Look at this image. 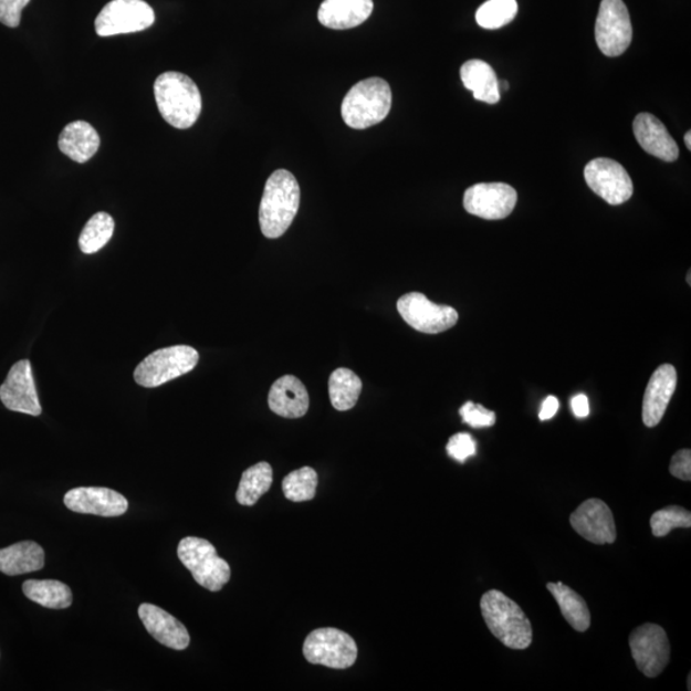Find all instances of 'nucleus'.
I'll return each mask as SVG.
<instances>
[{
    "label": "nucleus",
    "instance_id": "obj_1",
    "mask_svg": "<svg viewBox=\"0 0 691 691\" xmlns=\"http://www.w3.org/2000/svg\"><path fill=\"white\" fill-rule=\"evenodd\" d=\"M300 186L294 175L279 169L266 181L260 202V229L268 239H279L286 233L300 207Z\"/></svg>",
    "mask_w": 691,
    "mask_h": 691
},
{
    "label": "nucleus",
    "instance_id": "obj_2",
    "mask_svg": "<svg viewBox=\"0 0 691 691\" xmlns=\"http://www.w3.org/2000/svg\"><path fill=\"white\" fill-rule=\"evenodd\" d=\"M154 96L161 117L170 126L186 129L197 124L202 108L201 94L184 73H163L154 84Z\"/></svg>",
    "mask_w": 691,
    "mask_h": 691
},
{
    "label": "nucleus",
    "instance_id": "obj_3",
    "mask_svg": "<svg viewBox=\"0 0 691 691\" xmlns=\"http://www.w3.org/2000/svg\"><path fill=\"white\" fill-rule=\"evenodd\" d=\"M481 611L488 629L510 649L530 648L533 628L522 607L500 590H488L481 599Z\"/></svg>",
    "mask_w": 691,
    "mask_h": 691
},
{
    "label": "nucleus",
    "instance_id": "obj_4",
    "mask_svg": "<svg viewBox=\"0 0 691 691\" xmlns=\"http://www.w3.org/2000/svg\"><path fill=\"white\" fill-rule=\"evenodd\" d=\"M391 107V87L384 78L371 77L360 81L347 93L341 112L347 126L364 129L380 124Z\"/></svg>",
    "mask_w": 691,
    "mask_h": 691
},
{
    "label": "nucleus",
    "instance_id": "obj_5",
    "mask_svg": "<svg viewBox=\"0 0 691 691\" xmlns=\"http://www.w3.org/2000/svg\"><path fill=\"white\" fill-rule=\"evenodd\" d=\"M199 357L197 349L186 345L157 349L137 365L135 381L145 388L160 387L193 370Z\"/></svg>",
    "mask_w": 691,
    "mask_h": 691
},
{
    "label": "nucleus",
    "instance_id": "obj_6",
    "mask_svg": "<svg viewBox=\"0 0 691 691\" xmlns=\"http://www.w3.org/2000/svg\"><path fill=\"white\" fill-rule=\"evenodd\" d=\"M178 558L195 582L210 591H219L231 579V567L218 556L213 544L197 536H187L177 549Z\"/></svg>",
    "mask_w": 691,
    "mask_h": 691
},
{
    "label": "nucleus",
    "instance_id": "obj_7",
    "mask_svg": "<svg viewBox=\"0 0 691 691\" xmlns=\"http://www.w3.org/2000/svg\"><path fill=\"white\" fill-rule=\"evenodd\" d=\"M307 662L346 670L357 660L355 640L345 631L323 628L308 634L303 648Z\"/></svg>",
    "mask_w": 691,
    "mask_h": 691
},
{
    "label": "nucleus",
    "instance_id": "obj_8",
    "mask_svg": "<svg viewBox=\"0 0 691 691\" xmlns=\"http://www.w3.org/2000/svg\"><path fill=\"white\" fill-rule=\"evenodd\" d=\"M156 21V13L144 0H112L95 20L96 34L102 38L149 29Z\"/></svg>",
    "mask_w": 691,
    "mask_h": 691
},
{
    "label": "nucleus",
    "instance_id": "obj_9",
    "mask_svg": "<svg viewBox=\"0 0 691 691\" xmlns=\"http://www.w3.org/2000/svg\"><path fill=\"white\" fill-rule=\"evenodd\" d=\"M596 40L600 52L607 56H619L628 51L632 40V24L628 7L622 0H601Z\"/></svg>",
    "mask_w": 691,
    "mask_h": 691
},
{
    "label": "nucleus",
    "instance_id": "obj_10",
    "mask_svg": "<svg viewBox=\"0 0 691 691\" xmlns=\"http://www.w3.org/2000/svg\"><path fill=\"white\" fill-rule=\"evenodd\" d=\"M397 311L410 327L428 335L449 331L459 321L453 307L435 304L420 292H410L398 300Z\"/></svg>",
    "mask_w": 691,
    "mask_h": 691
},
{
    "label": "nucleus",
    "instance_id": "obj_11",
    "mask_svg": "<svg viewBox=\"0 0 691 691\" xmlns=\"http://www.w3.org/2000/svg\"><path fill=\"white\" fill-rule=\"evenodd\" d=\"M629 645L634 661L647 678H657L670 662L671 646L660 625L645 624L630 634Z\"/></svg>",
    "mask_w": 691,
    "mask_h": 691
},
{
    "label": "nucleus",
    "instance_id": "obj_12",
    "mask_svg": "<svg viewBox=\"0 0 691 691\" xmlns=\"http://www.w3.org/2000/svg\"><path fill=\"white\" fill-rule=\"evenodd\" d=\"M590 190L611 206H621L632 197L634 185L626 169L613 159L597 158L584 169Z\"/></svg>",
    "mask_w": 691,
    "mask_h": 691
},
{
    "label": "nucleus",
    "instance_id": "obj_13",
    "mask_svg": "<svg viewBox=\"0 0 691 691\" xmlns=\"http://www.w3.org/2000/svg\"><path fill=\"white\" fill-rule=\"evenodd\" d=\"M517 202L514 187L502 184H478L469 187L463 195V208L471 216L498 221L507 218Z\"/></svg>",
    "mask_w": 691,
    "mask_h": 691
},
{
    "label": "nucleus",
    "instance_id": "obj_14",
    "mask_svg": "<svg viewBox=\"0 0 691 691\" xmlns=\"http://www.w3.org/2000/svg\"><path fill=\"white\" fill-rule=\"evenodd\" d=\"M0 401L11 411L28 413L31 417H39L42 413L29 360L15 363L8 373L4 384L0 386Z\"/></svg>",
    "mask_w": 691,
    "mask_h": 691
},
{
    "label": "nucleus",
    "instance_id": "obj_15",
    "mask_svg": "<svg viewBox=\"0 0 691 691\" xmlns=\"http://www.w3.org/2000/svg\"><path fill=\"white\" fill-rule=\"evenodd\" d=\"M570 524L577 534L590 543L613 544L617 538L613 511L598 499L583 502L573 512Z\"/></svg>",
    "mask_w": 691,
    "mask_h": 691
},
{
    "label": "nucleus",
    "instance_id": "obj_16",
    "mask_svg": "<svg viewBox=\"0 0 691 691\" xmlns=\"http://www.w3.org/2000/svg\"><path fill=\"white\" fill-rule=\"evenodd\" d=\"M64 505L77 514L116 517L128 510L125 495L102 486H80L64 495Z\"/></svg>",
    "mask_w": 691,
    "mask_h": 691
},
{
    "label": "nucleus",
    "instance_id": "obj_17",
    "mask_svg": "<svg viewBox=\"0 0 691 691\" xmlns=\"http://www.w3.org/2000/svg\"><path fill=\"white\" fill-rule=\"evenodd\" d=\"M678 373L671 364H663L650 377L643 400V422L648 428L660 425L677 391Z\"/></svg>",
    "mask_w": 691,
    "mask_h": 691
},
{
    "label": "nucleus",
    "instance_id": "obj_18",
    "mask_svg": "<svg viewBox=\"0 0 691 691\" xmlns=\"http://www.w3.org/2000/svg\"><path fill=\"white\" fill-rule=\"evenodd\" d=\"M138 616L150 636L160 645L175 650L190 646V634L175 616L158 606L144 604L138 607Z\"/></svg>",
    "mask_w": 691,
    "mask_h": 691
},
{
    "label": "nucleus",
    "instance_id": "obj_19",
    "mask_svg": "<svg viewBox=\"0 0 691 691\" xmlns=\"http://www.w3.org/2000/svg\"><path fill=\"white\" fill-rule=\"evenodd\" d=\"M634 135L645 151L664 161L679 158V146L660 119L649 113H640L634 119Z\"/></svg>",
    "mask_w": 691,
    "mask_h": 691
},
{
    "label": "nucleus",
    "instance_id": "obj_20",
    "mask_svg": "<svg viewBox=\"0 0 691 691\" xmlns=\"http://www.w3.org/2000/svg\"><path fill=\"white\" fill-rule=\"evenodd\" d=\"M271 410L282 418H303L308 410V394L303 381L284 376L274 381L268 396Z\"/></svg>",
    "mask_w": 691,
    "mask_h": 691
},
{
    "label": "nucleus",
    "instance_id": "obj_21",
    "mask_svg": "<svg viewBox=\"0 0 691 691\" xmlns=\"http://www.w3.org/2000/svg\"><path fill=\"white\" fill-rule=\"evenodd\" d=\"M373 8V0H324L318 19L328 29H354L370 18Z\"/></svg>",
    "mask_w": 691,
    "mask_h": 691
},
{
    "label": "nucleus",
    "instance_id": "obj_22",
    "mask_svg": "<svg viewBox=\"0 0 691 691\" xmlns=\"http://www.w3.org/2000/svg\"><path fill=\"white\" fill-rule=\"evenodd\" d=\"M60 150L73 161L91 160L101 146L96 129L85 121L71 122L63 128L59 142Z\"/></svg>",
    "mask_w": 691,
    "mask_h": 691
},
{
    "label": "nucleus",
    "instance_id": "obj_23",
    "mask_svg": "<svg viewBox=\"0 0 691 691\" xmlns=\"http://www.w3.org/2000/svg\"><path fill=\"white\" fill-rule=\"evenodd\" d=\"M460 76L463 86L473 92L479 102L498 104L501 100L500 81L494 70L484 61L471 60L462 64Z\"/></svg>",
    "mask_w": 691,
    "mask_h": 691
},
{
    "label": "nucleus",
    "instance_id": "obj_24",
    "mask_svg": "<svg viewBox=\"0 0 691 691\" xmlns=\"http://www.w3.org/2000/svg\"><path fill=\"white\" fill-rule=\"evenodd\" d=\"M45 552L35 542H20L0 549V573L14 576L42 570Z\"/></svg>",
    "mask_w": 691,
    "mask_h": 691
},
{
    "label": "nucleus",
    "instance_id": "obj_25",
    "mask_svg": "<svg viewBox=\"0 0 691 691\" xmlns=\"http://www.w3.org/2000/svg\"><path fill=\"white\" fill-rule=\"evenodd\" d=\"M547 589L556 599L565 620L576 631L584 632L590 628L591 617L587 601L564 583H548Z\"/></svg>",
    "mask_w": 691,
    "mask_h": 691
},
{
    "label": "nucleus",
    "instance_id": "obj_26",
    "mask_svg": "<svg viewBox=\"0 0 691 691\" xmlns=\"http://www.w3.org/2000/svg\"><path fill=\"white\" fill-rule=\"evenodd\" d=\"M272 483V467L268 462H259L243 471L235 500L242 506H254L260 498L271 490Z\"/></svg>",
    "mask_w": 691,
    "mask_h": 691
},
{
    "label": "nucleus",
    "instance_id": "obj_27",
    "mask_svg": "<svg viewBox=\"0 0 691 691\" xmlns=\"http://www.w3.org/2000/svg\"><path fill=\"white\" fill-rule=\"evenodd\" d=\"M22 590L30 600L46 608L64 609L72 605L69 585L59 580H28Z\"/></svg>",
    "mask_w": 691,
    "mask_h": 691
},
{
    "label": "nucleus",
    "instance_id": "obj_28",
    "mask_svg": "<svg viewBox=\"0 0 691 691\" xmlns=\"http://www.w3.org/2000/svg\"><path fill=\"white\" fill-rule=\"evenodd\" d=\"M328 387L333 408L347 411L359 400L363 381L353 370L339 368L331 374Z\"/></svg>",
    "mask_w": 691,
    "mask_h": 691
},
{
    "label": "nucleus",
    "instance_id": "obj_29",
    "mask_svg": "<svg viewBox=\"0 0 691 691\" xmlns=\"http://www.w3.org/2000/svg\"><path fill=\"white\" fill-rule=\"evenodd\" d=\"M115 232V221L108 213L94 214L88 219L83 232L80 234L78 245L84 254H95L102 250L112 239Z\"/></svg>",
    "mask_w": 691,
    "mask_h": 691
},
{
    "label": "nucleus",
    "instance_id": "obj_30",
    "mask_svg": "<svg viewBox=\"0 0 691 691\" xmlns=\"http://www.w3.org/2000/svg\"><path fill=\"white\" fill-rule=\"evenodd\" d=\"M316 486L318 474L308 467L292 471L282 482L284 498L292 502L312 501L316 494Z\"/></svg>",
    "mask_w": 691,
    "mask_h": 691
},
{
    "label": "nucleus",
    "instance_id": "obj_31",
    "mask_svg": "<svg viewBox=\"0 0 691 691\" xmlns=\"http://www.w3.org/2000/svg\"><path fill=\"white\" fill-rule=\"evenodd\" d=\"M516 0H488L477 12L479 27L498 30L514 21L517 14Z\"/></svg>",
    "mask_w": 691,
    "mask_h": 691
},
{
    "label": "nucleus",
    "instance_id": "obj_32",
    "mask_svg": "<svg viewBox=\"0 0 691 691\" xmlns=\"http://www.w3.org/2000/svg\"><path fill=\"white\" fill-rule=\"evenodd\" d=\"M691 526L690 511L680 506H669L655 512L650 517V527L657 538L669 535L673 530L679 527H685L689 530Z\"/></svg>",
    "mask_w": 691,
    "mask_h": 691
},
{
    "label": "nucleus",
    "instance_id": "obj_33",
    "mask_svg": "<svg viewBox=\"0 0 691 691\" xmlns=\"http://www.w3.org/2000/svg\"><path fill=\"white\" fill-rule=\"evenodd\" d=\"M462 421L471 428L493 427L495 422V413L488 410L482 405L468 401L460 409Z\"/></svg>",
    "mask_w": 691,
    "mask_h": 691
},
{
    "label": "nucleus",
    "instance_id": "obj_34",
    "mask_svg": "<svg viewBox=\"0 0 691 691\" xmlns=\"http://www.w3.org/2000/svg\"><path fill=\"white\" fill-rule=\"evenodd\" d=\"M475 452L477 443L474 438L468 433L454 435L447 443V453L459 462H465L469 458L474 457Z\"/></svg>",
    "mask_w": 691,
    "mask_h": 691
},
{
    "label": "nucleus",
    "instance_id": "obj_35",
    "mask_svg": "<svg viewBox=\"0 0 691 691\" xmlns=\"http://www.w3.org/2000/svg\"><path fill=\"white\" fill-rule=\"evenodd\" d=\"M30 0H0V22L15 29L20 27L21 14Z\"/></svg>",
    "mask_w": 691,
    "mask_h": 691
},
{
    "label": "nucleus",
    "instance_id": "obj_36",
    "mask_svg": "<svg viewBox=\"0 0 691 691\" xmlns=\"http://www.w3.org/2000/svg\"><path fill=\"white\" fill-rule=\"evenodd\" d=\"M670 473L680 481H691V452L690 450H680L673 454L670 463Z\"/></svg>",
    "mask_w": 691,
    "mask_h": 691
},
{
    "label": "nucleus",
    "instance_id": "obj_37",
    "mask_svg": "<svg viewBox=\"0 0 691 691\" xmlns=\"http://www.w3.org/2000/svg\"><path fill=\"white\" fill-rule=\"evenodd\" d=\"M572 409L576 418H587L590 412L588 397L585 395L575 396L572 400Z\"/></svg>",
    "mask_w": 691,
    "mask_h": 691
},
{
    "label": "nucleus",
    "instance_id": "obj_38",
    "mask_svg": "<svg viewBox=\"0 0 691 691\" xmlns=\"http://www.w3.org/2000/svg\"><path fill=\"white\" fill-rule=\"evenodd\" d=\"M558 408H559V404H558L557 398L555 396H548L546 398V401H544L542 405L540 419L542 421L552 419L553 417H555L556 412L558 411Z\"/></svg>",
    "mask_w": 691,
    "mask_h": 691
},
{
    "label": "nucleus",
    "instance_id": "obj_39",
    "mask_svg": "<svg viewBox=\"0 0 691 691\" xmlns=\"http://www.w3.org/2000/svg\"><path fill=\"white\" fill-rule=\"evenodd\" d=\"M685 145L688 146V149L691 150V133L688 132V134L685 135Z\"/></svg>",
    "mask_w": 691,
    "mask_h": 691
},
{
    "label": "nucleus",
    "instance_id": "obj_40",
    "mask_svg": "<svg viewBox=\"0 0 691 691\" xmlns=\"http://www.w3.org/2000/svg\"><path fill=\"white\" fill-rule=\"evenodd\" d=\"M502 88H503V92H507L509 91L507 81H503V83H500V92L502 91Z\"/></svg>",
    "mask_w": 691,
    "mask_h": 691
},
{
    "label": "nucleus",
    "instance_id": "obj_41",
    "mask_svg": "<svg viewBox=\"0 0 691 691\" xmlns=\"http://www.w3.org/2000/svg\"><path fill=\"white\" fill-rule=\"evenodd\" d=\"M688 283L690 284V272L688 274Z\"/></svg>",
    "mask_w": 691,
    "mask_h": 691
}]
</instances>
